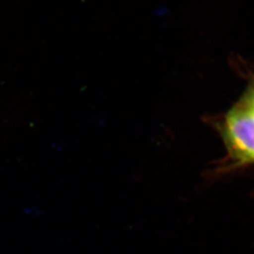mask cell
Segmentation results:
<instances>
[{
    "instance_id": "obj_1",
    "label": "cell",
    "mask_w": 254,
    "mask_h": 254,
    "mask_svg": "<svg viewBox=\"0 0 254 254\" xmlns=\"http://www.w3.org/2000/svg\"><path fill=\"white\" fill-rule=\"evenodd\" d=\"M224 135L235 156L254 162V109L246 105L231 111L225 121Z\"/></svg>"
}]
</instances>
